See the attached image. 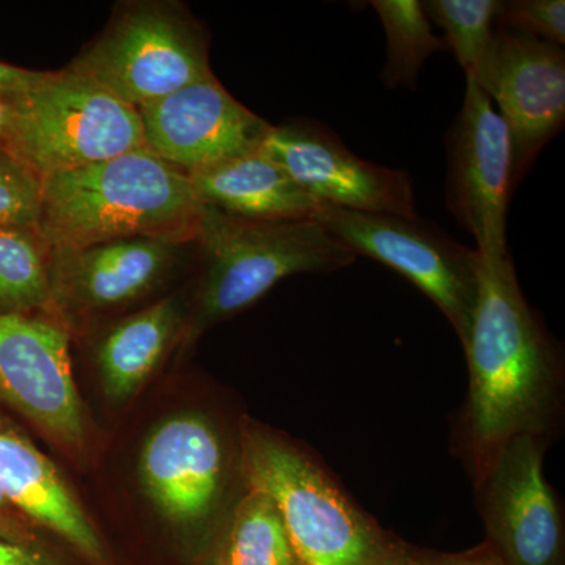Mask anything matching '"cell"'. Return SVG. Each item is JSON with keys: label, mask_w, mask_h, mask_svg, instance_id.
Masks as SVG:
<instances>
[{"label": "cell", "mask_w": 565, "mask_h": 565, "mask_svg": "<svg viewBox=\"0 0 565 565\" xmlns=\"http://www.w3.org/2000/svg\"><path fill=\"white\" fill-rule=\"evenodd\" d=\"M200 204L250 222L313 221L322 206L262 150L188 174Z\"/></svg>", "instance_id": "cell-17"}, {"label": "cell", "mask_w": 565, "mask_h": 565, "mask_svg": "<svg viewBox=\"0 0 565 565\" xmlns=\"http://www.w3.org/2000/svg\"><path fill=\"white\" fill-rule=\"evenodd\" d=\"M262 151L326 206L419 217L411 173L363 161L319 122L273 126Z\"/></svg>", "instance_id": "cell-13"}, {"label": "cell", "mask_w": 565, "mask_h": 565, "mask_svg": "<svg viewBox=\"0 0 565 565\" xmlns=\"http://www.w3.org/2000/svg\"><path fill=\"white\" fill-rule=\"evenodd\" d=\"M192 245L202 269L185 321L189 340L243 313L286 277L337 273L356 259L315 221L250 222L204 204Z\"/></svg>", "instance_id": "cell-4"}, {"label": "cell", "mask_w": 565, "mask_h": 565, "mask_svg": "<svg viewBox=\"0 0 565 565\" xmlns=\"http://www.w3.org/2000/svg\"><path fill=\"white\" fill-rule=\"evenodd\" d=\"M0 408L63 449L79 451L87 426L71 364L70 332L52 315H0Z\"/></svg>", "instance_id": "cell-11"}, {"label": "cell", "mask_w": 565, "mask_h": 565, "mask_svg": "<svg viewBox=\"0 0 565 565\" xmlns=\"http://www.w3.org/2000/svg\"><path fill=\"white\" fill-rule=\"evenodd\" d=\"M462 348L470 382L457 446L475 481L509 441L530 435L550 444L563 423V355L527 305L511 253L478 252V300Z\"/></svg>", "instance_id": "cell-1"}, {"label": "cell", "mask_w": 565, "mask_h": 565, "mask_svg": "<svg viewBox=\"0 0 565 565\" xmlns=\"http://www.w3.org/2000/svg\"><path fill=\"white\" fill-rule=\"evenodd\" d=\"M0 565H66L46 546L14 544L0 539Z\"/></svg>", "instance_id": "cell-28"}, {"label": "cell", "mask_w": 565, "mask_h": 565, "mask_svg": "<svg viewBox=\"0 0 565 565\" xmlns=\"http://www.w3.org/2000/svg\"><path fill=\"white\" fill-rule=\"evenodd\" d=\"M473 77L497 104L508 125L514 154V188L542 148L565 122V54L546 43L497 28L492 47Z\"/></svg>", "instance_id": "cell-12"}, {"label": "cell", "mask_w": 565, "mask_h": 565, "mask_svg": "<svg viewBox=\"0 0 565 565\" xmlns=\"http://www.w3.org/2000/svg\"><path fill=\"white\" fill-rule=\"evenodd\" d=\"M145 147L189 174L262 150L273 125L212 74L139 109Z\"/></svg>", "instance_id": "cell-14"}, {"label": "cell", "mask_w": 565, "mask_h": 565, "mask_svg": "<svg viewBox=\"0 0 565 565\" xmlns=\"http://www.w3.org/2000/svg\"><path fill=\"white\" fill-rule=\"evenodd\" d=\"M14 128V98L0 96V150L10 151Z\"/></svg>", "instance_id": "cell-29"}, {"label": "cell", "mask_w": 565, "mask_h": 565, "mask_svg": "<svg viewBox=\"0 0 565 565\" xmlns=\"http://www.w3.org/2000/svg\"><path fill=\"white\" fill-rule=\"evenodd\" d=\"M66 70L139 110L212 76L210 36L177 0L125 2Z\"/></svg>", "instance_id": "cell-5"}, {"label": "cell", "mask_w": 565, "mask_h": 565, "mask_svg": "<svg viewBox=\"0 0 565 565\" xmlns=\"http://www.w3.org/2000/svg\"><path fill=\"white\" fill-rule=\"evenodd\" d=\"M0 539L14 544L46 546L40 530L18 512L0 492Z\"/></svg>", "instance_id": "cell-26"}, {"label": "cell", "mask_w": 565, "mask_h": 565, "mask_svg": "<svg viewBox=\"0 0 565 565\" xmlns=\"http://www.w3.org/2000/svg\"><path fill=\"white\" fill-rule=\"evenodd\" d=\"M0 492L39 530L57 534L88 563L107 564L102 535L57 468L2 414Z\"/></svg>", "instance_id": "cell-16"}, {"label": "cell", "mask_w": 565, "mask_h": 565, "mask_svg": "<svg viewBox=\"0 0 565 565\" xmlns=\"http://www.w3.org/2000/svg\"><path fill=\"white\" fill-rule=\"evenodd\" d=\"M202 207L188 174L140 148L44 178L36 232L50 250L134 237L192 245Z\"/></svg>", "instance_id": "cell-2"}, {"label": "cell", "mask_w": 565, "mask_h": 565, "mask_svg": "<svg viewBox=\"0 0 565 565\" xmlns=\"http://www.w3.org/2000/svg\"><path fill=\"white\" fill-rule=\"evenodd\" d=\"M54 71H35L0 61V96L20 98L51 79Z\"/></svg>", "instance_id": "cell-27"}, {"label": "cell", "mask_w": 565, "mask_h": 565, "mask_svg": "<svg viewBox=\"0 0 565 565\" xmlns=\"http://www.w3.org/2000/svg\"><path fill=\"white\" fill-rule=\"evenodd\" d=\"M548 445L516 437L473 481L484 542L504 565H565L564 512L544 473Z\"/></svg>", "instance_id": "cell-9"}, {"label": "cell", "mask_w": 565, "mask_h": 565, "mask_svg": "<svg viewBox=\"0 0 565 565\" xmlns=\"http://www.w3.org/2000/svg\"><path fill=\"white\" fill-rule=\"evenodd\" d=\"M243 468L248 489L280 509L302 565H407L412 545L356 504L307 446L244 419Z\"/></svg>", "instance_id": "cell-3"}, {"label": "cell", "mask_w": 565, "mask_h": 565, "mask_svg": "<svg viewBox=\"0 0 565 565\" xmlns=\"http://www.w3.org/2000/svg\"><path fill=\"white\" fill-rule=\"evenodd\" d=\"M185 244L134 237L51 250L52 310L66 326L71 316L104 313L136 302L172 273Z\"/></svg>", "instance_id": "cell-15"}, {"label": "cell", "mask_w": 565, "mask_h": 565, "mask_svg": "<svg viewBox=\"0 0 565 565\" xmlns=\"http://www.w3.org/2000/svg\"><path fill=\"white\" fill-rule=\"evenodd\" d=\"M217 565H302L269 494L256 489L244 494Z\"/></svg>", "instance_id": "cell-20"}, {"label": "cell", "mask_w": 565, "mask_h": 565, "mask_svg": "<svg viewBox=\"0 0 565 565\" xmlns=\"http://www.w3.org/2000/svg\"><path fill=\"white\" fill-rule=\"evenodd\" d=\"M140 148L147 147L139 110L66 68L14 98L10 151L41 180Z\"/></svg>", "instance_id": "cell-7"}, {"label": "cell", "mask_w": 565, "mask_h": 565, "mask_svg": "<svg viewBox=\"0 0 565 565\" xmlns=\"http://www.w3.org/2000/svg\"><path fill=\"white\" fill-rule=\"evenodd\" d=\"M185 321L184 302L170 296L115 323L96 352L107 399L115 404L131 399L161 364Z\"/></svg>", "instance_id": "cell-18"}, {"label": "cell", "mask_w": 565, "mask_h": 565, "mask_svg": "<svg viewBox=\"0 0 565 565\" xmlns=\"http://www.w3.org/2000/svg\"><path fill=\"white\" fill-rule=\"evenodd\" d=\"M429 21L446 35L465 76H475L492 47L500 0H427L422 2Z\"/></svg>", "instance_id": "cell-22"}, {"label": "cell", "mask_w": 565, "mask_h": 565, "mask_svg": "<svg viewBox=\"0 0 565 565\" xmlns=\"http://www.w3.org/2000/svg\"><path fill=\"white\" fill-rule=\"evenodd\" d=\"M497 25L563 46L565 43V2L564 0H509V2H501Z\"/></svg>", "instance_id": "cell-24"}, {"label": "cell", "mask_w": 565, "mask_h": 565, "mask_svg": "<svg viewBox=\"0 0 565 565\" xmlns=\"http://www.w3.org/2000/svg\"><path fill=\"white\" fill-rule=\"evenodd\" d=\"M139 475L163 519L210 534L221 557L234 511L244 498L236 494L237 486L248 489L243 434L230 441L221 422L206 412L169 416L145 440Z\"/></svg>", "instance_id": "cell-6"}, {"label": "cell", "mask_w": 565, "mask_h": 565, "mask_svg": "<svg viewBox=\"0 0 565 565\" xmlns=\"http://www.w3.org/2000/svg\"><path fill=\"white\" fill-rule=\"evenodd\" d=\"M50 255L36 230L0 226V315L55 316Z\"/></svg>", "instance_id": "cell-19"}, {"label": "cell", "mask_w": 565, "mask_h": 565, "mask_svg": "<svg viewBox=\"0 0 565 565\" xmlns=\"http://www.w3.org/2000/svg\"><path fill=\"white\" fill-rule=\"evenodd\" d=\"M43 180L9 150H0V226L39 230Z\"/></svg>", "instance_id": "cell-23"}, {"label": "cell", "mask_w": 565, "mask_h": 565, "mask_svg": "<svg viewBox=\"0 0 565 565\" xmlns=\"http://www.w3.org/2000/svg\"><path fill=\"white\" fill-rule=\"evenodd\" d=\"M313 221L359 258L392 267L429 297L459 338L467 340L478 300V252L433 223L322 204Z\"/></svg>", "instance_id": "cell-8"}, {"label": "cell", "mask_w": 565, "mask_h": 565, "mask_svg": "<svg viewBox=\"0 0 565 565\" xmlns=\"http://www.w3.org/2000/svg\"><path fill=\"white\" fill-rule=\"evenodd\" d=\"M446 154V210L475 237L481 255H505L514 191L511 132L473 77H467L462 109L449 129Z\"/></svg>", "instance_id": "cell-10"}, {"label": "cell", "mask_w": 565, "mask_h": 565, "mask_svg": "<svg viewBox=\"0 0 565 565\" xmlns=\"http://www.w3.org/2000/svg\"><path fill=\"white\" fill-rule=\"evenodd\" d=\"M407 565H504L486 542L459 553L434 552L412 546Z\"/></svg>", "instance_id": "cell-25"}, {"label": "cell", "mask_w": 565, "mask_h": 565, "mask_svg": "<svg viewBox=\"0 0 565 565\" xmlns=\"http://www.w3.org/2000/svg\"><path fill=\"white\" fill-rule=\"evenodd\" d=\"M371 7L381 18L388 43L382 82L388 88H414L427 58L449 50L448 44L435 35L418 0H374Z\"/></svg>", "instance_id": "cell-21"}]
</instances>
